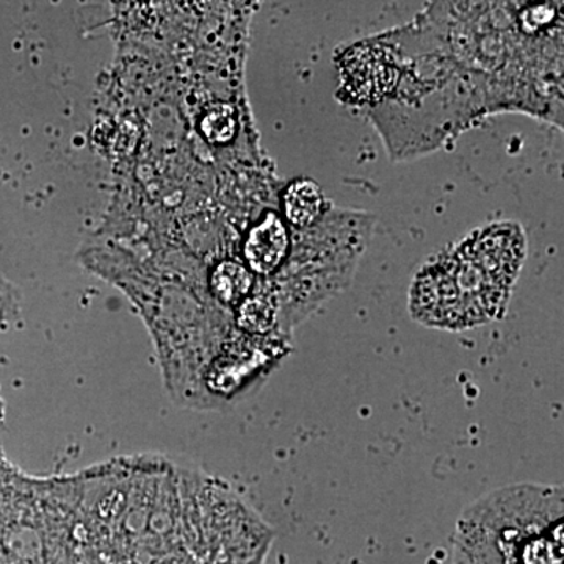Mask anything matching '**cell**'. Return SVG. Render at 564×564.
<instances>
[{
  "mask_svg": "<svg viewBox=\"0 0 564 564\" xmlns=\"http://www.w3.org/2000/svg\"><path fill=\"white\" fill-rule=\"evenodd\" d=\"M563 489L541 484L485 494L456 521L454 564H563Z\"/></svg>",
  "mask_w": 564,
  "mask_h": 564,
  "instance_id": "1",
  "label": "cell"
},
{
  "mask_svg": "<svg viewBox=\"0 0 564 564\" xmlns=\"http://www.w3.org/2000/svg\"><path fill=\"white\" fill-rule=\"evenodd\" d=\"M139 307L158 350L163 384L177 406L204 411L203 380L223 350L210 334L206 303L180 278L106 273Z\"/></svg>",
  "mask_w": 564,
  "mask_h": 564,
  "instance_id": "2",
  "label": "cell"
},
{
  "mask_svg": "<svg viewBox=\"0 0 564 564\" xmlns=\"http://www.w3.org/2000/svg\"><path fill=\"white\" fill-rule=\"evenodd\" d=\"M469 256L494 282L513 289L525 258V239L514 225H494L462 243Z\"/></svg>",
  "mask_w": 564,
  "mask_h": 564,
  "instance_id": "3",
  "label": "cell"
},
{
  "mask_svg": "<svg viewBox=\"0 0 564 564\" xmlns=\"http://www.w3.org/2000/svg\"><path fill=\"white\" fill-rule=\"evenodd\" d=\"M345 90L358 101H377L389 95L399 79L395 57L383 46L351 47L343 58Z\"/></svg>",
  "mask_w": 564,
  "mask_h": 564,
  "instance_id": "4",
  "label": "cell"
},
{
  "mask_svg": "<svg viewBox=\"0 0 564 564\" xmlns=\"http://www.w3.org/2000/svg\"><path fill=\"white\" fill-rule=\"evenodd\" d=\"M289 252V232L281 218L267 214L248 234L243 247L247 269L258 276H272L280 270Z\"/></svg>",
  "mask_w": 564,
  "mask_h": 564,
  "instance_id": "5",
  "label": "cell"
},
{
  "mask_svg": "<svg viewBox=\"0 0 564 564\" xmlns=\"http://www.w3.org/2000/svg\"><path fill=\"white\" fill-rule=\"evenodd\" d=\"M207 288L215 302L234 313L245 299L254 293V274L243 263L223 261L212 270Z\"/></svg>",
  "mask_w": 564,
  "mask_h": 564,
  "instance_id": "6",
  "label": "cell"
},
{
  "mask_svg": "<svg viewBox=\"0 0 564 564\" xmlns=\"http://www.w3.org/2000/svg\"><path fill=\"white\" fill-rule=\"evenodd\" d=\"M232 314L239 332L250 337H265L276 329L281 306L273 292L259 291L245 299Z\"/></svg>",
  "mask_w": 564,
  "mask_h": 564,
  "instance_id": "7",
  "label": "cell"
},
{
  "mask_svg": "<svg viewBox=\"0 0 564 564\" xmlns=\"http://www.w3.org/2000/svg\"><path fill=\"white\" fill-rule=\"evenodd\" d=\"M285 218L296 228H307L321 217L323 196L321 187L311 180H300L289 185L284 193Z\"/></svg>",
  "mask_w": 564,
  "mask_h": 564,
  "instance_id": "8",
  "label": "cell"
},
{
  "mask_svg": "<svg viewBox=\"0 0 564 564\" xmlns=\"http://www.w3.org/2000/svg\"><path fill=\"white\" fill-rule=\"evenodd\" d=\"M204 139L212 144H228L237 132V115L228 104L212 106L202 120Z\"/></svg>",
  "mask_w": 564,
  "mask_h": 564,
  "instance_id": "9",
  "label": "cell"
},
{
  "mask_svg": "<svg viewBox=\"0 0 564 564\" xmlns=\"http://www.w3.org/2000/svg\"><path fill=\"white\" fill-rule=\"evenodd\" d=\"M2 463H3V459H2V458H0V466H2Z\"/></svg>",
  "mask_w": 564,
  "mask_h": 564,
  "instance_id": "10",
  "label": "cell"
}]
</instances>
